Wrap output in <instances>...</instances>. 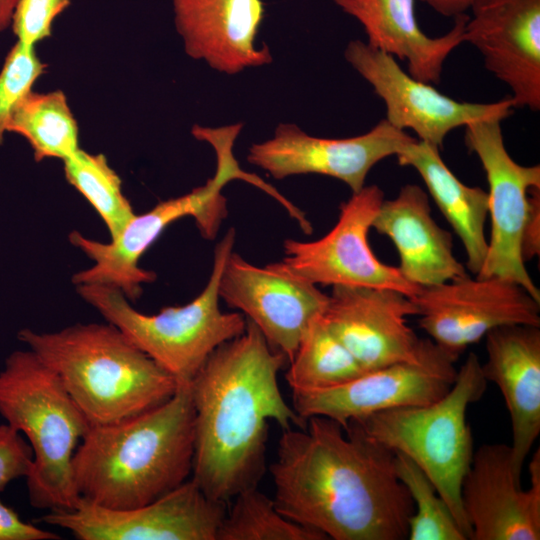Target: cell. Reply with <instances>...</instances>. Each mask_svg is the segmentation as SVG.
<instances>
[{
  "mask_svg": "<svg viewBox=\"0 0 540 540\" xmlns=\"http://www.w3.org/2000/svg\"><path fill=\"white\" fill-rule=\"evenodd\" d=\"M278 511L334 540H404L413 501L395 452L324 416L283 430L269 467Z\"/></svg>",
  "mask_w": 540,
  "mask_h": 540,
  "instance_id": "6da1fadb",
  "label": "cell"
},
{
  "mask_svg": "<svg viewBox=\"0 0 540 540\" xmlns=\"http://www.w3.org/2000/svg\"><path fill=\"white\" fill-rule=\"evenodd\" d=\"M286 362L246 319L245 331L220 345L190 383L195 412L191 478L208 497L228 503L258 485L270 420L283 430L306 427L278 385Z\"/></svg>",
  "mask_w": 540,
  "mask_h": 540,
  "instance_id": "7a4b0ae2",
  "label": "cell"
},
{
  "mask_svg": "<svg viewBox=\"0 0 540 540\" xmlns=\"http://www.w3.org/2000/svg\"><path fill=\"white\" fill-rule=\"evenodd\" d=\"M194 441L190 384L179 385L155 408L89 426L72 459L77 493L110 509L153 502L191 477Z\"/></svg>",
  "mask_w": 540,
  "mask_h": 540,
  "instance_id": "3957f363",
  "label": "cell"
},
{
  "mask_svg": "<svg viewBox=\"0 0 540 540\" xmlns=\"http://www.w3.org/2000/svg\"><path fill=\"white\" fill-rule=\"evenodd\" d=\"M18 338L54 371L90 425L155 408L179 386L109 322L78 323L55 332L25 328Z\"/></svg>",
  "mask_w": 540,
  "mask_h": 540,
  "instance_id": "277c9868",
  "label": "cell"
},
{
  "mask_svg": "<svg viewBox=\"0 0 540 540\" xmlns=\"http://www.w3.org/2000/svg\"><path fill=\"white\" fill-rule=\"evenodd\" d=\"M0 415L32 449L25 477L30 504L73 509L80 496L72 459L90 423L54 371L30 349L12 352L0 371Z\"/></svg>",
  "mask_w": 540,
  "mask_h": 540,
  "instance_id": "5b68a950",
  "label": "cell"
},
{
  "mask_svg": "<svg viewBox=\"0 0 540 540\" xmlns=\"http://www.w3.org/2000/svg\"><path fill=\"white\" fill-rule=\"evenodd\" d=\"M234 243L235 230L231 228L215 246L212 271L200 294L185 305L165 307L157 314L136 310L112 286L81 284L76 289L83 300L120 329L178 385L190 384L210 355L246 328L242 313L222 312L219 308V278Z\"/></svg>",
  "mask_w": 540,
  "mask_h": 540,
  "instance_id": "8992f818",
  "label": "cell"
},
{
  "mask_svg": "<svg viewBox=\"0 0 540 540\" xmlns=\"http://www.w3.org/2000/svg\"><path fill=\"white\" fill-rule=\"evenodd\" d=\"M486 388L481 363L470 353L450 389L438 400L350 421L369 438L406 455L429 477L467 539L471 528L462 507L461 484L474 448L466 415L468 406L479 400Z\"/></svg>",
  "mask_w": 540,
  "mask_h": 540,
  "instance_id": "52a82bcc",
  "label": "cell"
},
{
  "mask_svg": "<svg viewBox=\"0 0 540 540\" xmlns=\"http://www.w3.org/2000/svg\"><path fill=\"white\" fill-rule=\"evenodd\" d=\"M237 135L230 130L213 132L207 142L217 156L215 175L203 186L182 196L162 201L146 213L135 215L122 232L108 243L83 236L78 231L69 235L70 242L94 263L76 273L75 285L101 284L119 289L127 299L136 300L142 285L156 279L152 271L138 263L146 250L173 222L187 216L194 218L203 238L213 240L227 216L224 186L234 179L244 180L258 188L264 186L260 177L243 171L233 155Z\"/></svg>",
  "mask_w": 540,
  "mask_h": 540,
  "instance_id": "ba28073f",
  "label": "cell"
},
{
  "mask_svg": "<svg viewBox=\"0 0 540 540\" xmlns=\"http://www.w3.org/2000/svg\"><path fill=\"white\" fill-rule=\"evenodd\" d=\"M412 298L393 289L332 286L321 319L365 371L397 363L447 366L453 360L408 326Z\"/></svg>",
  "mask_w": 540,
  "mask_h": 540,
  "instance_id": "9c48e42d",
  "label": "cell"
},
{
  "mask_svg": "<svg viewBox=\"0 0 540 540\" xmlns=\"http://www.w3.org/2000/svg\"><path fill=\"white\" fill-rule=\"evenodd\" d=\"M384 199L377 185L352 193L325 236L308 242L286 239L280 263L314 285L386 288L414 297L420 287L407 281L398 267L380 261L369 244L368 234Z\"/></svg>",
  "mask_w": 540,
  "mask_h": 540,
  "instance_id": "30bf717a",
  "label": "cell"
},
{
  "mask_svg": "<svg viewBox=\"0 0 540 540\" xmlns=\"http://www.w3.org/2000/svg\"><path fill=\"white\" fill-rule=\"evenodd\" d=\"M412 300L420 328L455 361L468 346L497 327H540V301L505 278L466 274L420 287Z\"/></svg>",
  "mask_w": 540,
  "mask_h": 540,
  "instance_id": "8fae6325",
  "label": "cell"
},
{
  "mask_svg": "<svg viewBox=\"0 0 540 540\" xmlns=\"http://www.w3.org/2000/svg\"><path fill=\"white\" fill-rule=\"evenodd\" d=\"M501 119L464 126L465 144L482 164L488 182L491 233L477 277H500L523 286L540 301V291L521 254V240L532 193L540 189V166L518 164L508 153Z\"/></svg>",
  "mask_w": 540,
  "mask_h": 540,
  "instance_id": "7c38bea8",
  "label": "cell"
},
{
  "mask_svg": "<svg viewBox=\"0 0 540 540\" xmlns=\"http://www.w3.org/2000/svg\"><path fill=\"white\" fill-rule=\"evenodd\" d=\"M226 504L208 497L190 477L138 507L110 509L80 498L73 509L49 510L40 520L79 540H216Z\"/></svg>",
  "mask_w": 540,
  "mask_h": 540,
  "instance_id": "4fadbf2b",
  "label": "cell"
},
{
  "mask_svg": "<svg viewBox=\"0 0 540 540\" xmlns=\"http://www.w3.org/2000/svg\"><path fill=\"white\" fill-rule=\"evenodd\" d=\"M344 56L382 99L386 121L397 129L413 131L419 140L439 149L453 129L485 119L504 120L515 108L511 97L492 103L450 98L405 72L393 56L361 40L350 41Z\"/></svg>",
  "mask_w": 540,
  "mask_h": 540,
  "instance_id": "5bb4252c",
  "label": "cell"
},
{
  "mask_svg": "<svg viewBox=\"0 0 540 540\" xmlns=\"http://www.w3.org/2000/svg\"><path fill=\"white\" fill-rule=\"evenodd\" d=\"M219 297L253 322L268 345L287 362L328 300V294L317 285L295 277L280 261L259 267L234 251L221 271Z\"/></svg>",
  "mask_w": 540,
  "mask_h": 540,
  "instance_id": "9a60e30c",
  "label": "cell"
},
{
  "mask_svg": "<svg viewBox=\"0 0 540 540\" xmlns=\"http://www.w3.org/2000/svg\"><path fill=\"white\" fill-rule=\"evenodd\" d=\"M414 139L385 119L362 135L342 139L311 136L295 124L281 123L272 138L249 148L247 160L275 179L325 175L344 182L356 193L378 162L396 156Z\"/></svg>",
  "mask_w": 540,
  "mask_h": 540,
  "instance_id": "2e32d148",
  "label": "cell"
},
{
  "mask_svg": "<svg viewBox=\"0 0 540 540\" xmlns=\"http://www.w3.org/2000/svg\"><path fill=\"white\" fill-rule=\"evenodd\" d=\"M530 486L514 476L510 445L484 444L474 451L461 484L470 540L540 539V449L530 462Z\"/></svg>",
  "mask_w": 540,
  "mask_h": 540,
  "instance_id": "e0dca14e",
  "label": "cell"
},
{
  "mask_svg": "<svg viewBox=\"0 0 540 540\" xmlns=\"http://www.w3.org/2000/svg\"><path fill=\"white\" fill-rule=\"evenodd\" d=\"M464 42L511 91L515 108L540 110V0H476Z\"/></svg>",
  "mask_w": 540,
  "mask_h": 540,
  "instance_id": "ac0fdd59",
  "label": "cell"
},
{
  "mask_svg": "<svg viewBox=\"0 0 540 540\" xmlns=\"http://www.w3.org/2000/svg\"><path fill=\"white\" fill-rule=\"evenodd\" d=\"M456 374L454 364L397 363L367 371L339 386L292 390V407L305 421L312 416H324L345 429L351 420L377 412L432 403L450 389Z\"/></svg>",
  "mask_w": 540,
  "mask_h": 540,
  "instance_id": "d6986e66",
  "label": "cell"
},
{
  "mask_svg": "<svg viewBox=\"0 0 540 540\" xmlns=\"http://www.w3.org/2000/svg\"><path fill=\"white\" fill-rule=\"evenodd\" d=\"M174 24L185 52L228 75L269 64L272 56L256 37L262 0H172Z\"/></svg>",
  "mask_w": 540,
  "mask_h": 540,
  "instance_id": "ffe728a7",
  "label": "cell"
},
{
  "mask_svg": "<svg viewBox=\"0 0 540 540\" xmlns=\"http://www.w3.org/2000/svg\"><path fill=\"white\" fill-rule=\"evenodd\" d=\"M485 379L495 383L509 412L514 476L521 482L524 461L540 433V327L500 326L485 336Z\"/></svg>",
  "mask_w": 540,
  "mask_h": 540,
  "instance_id": "44dd1931",
  "label": "cell"
},
{
  "mask_svg": "<svg viewBox=\"0 0 540 540\" xmlns=\"http://www.w3.org/2000/svg\"><path fill=\"white\" fill-rule=\"evenodd\" d=\"M372 228L392 241L399 271L418 287L467 274L453 254L452 234L433 219L428 195L416 184H406L395 198L384 199Z\"/></svg>",
  "mask_w": 540,
  "mask_h": 540,
  "instance_id": "7402d4cb",
  "label": "cell"
},
{
  "mask_svg": "<svg viewBox=\"0 0 540 540\" xmlns=\"http://www.w3.org/2000/svg\"><path fill=\"white\" fill-rule=\"evenodd\" d=\"M354 17L367 35V43L405 61L408 73L419 81L438 84L450 53L464 42L469 15L454 17L444 35L430 37L418 25L415 0H333Z\"/></svg>",
  "mask_w": 540,
  "mask_h": 540,
  "instance_id": "603a6c76",
  "label": "cell"
},
{
  "mask_svg": "<svg viewBox=\"0 0 540 540\" xmlns=\"http://www.w3.org/2000/svg\"><path fill=\"white\" fill-rule=\"evenodd\" d=\"M396 157L399 165L418 172L438 209L460 239L467 255V268L476 275L488 250L485 235L489 213L487 191L462 183L442 160L440 149L425 141L415 138Z\"/></svg>",
  "mask_w": 540,
  "mask_h": 540,
  "instance_id": "cb8c5ba5",
  "label": "cell"
},
{
  "mask_svg": "<svg viewBox=\"0 0 540 540\" xmlns=\"http://www.w3.org/2000/svg\"><path fill=\"white\" fill-rule=\"evenodd\" d=\"M7 132L25 138L36 161H64L80 149L77 121L60 90L28 93L15 109Z\"/></svg>",
  "mask_w": 540,
  "mask_h": 540,
  "instance_id": "d4e9b609",
  "label": "cell"
},
{
  "mask_svg": "<svg viewBox=\"0 0 540 540\" xmlns=\"http://www.w3.org/2000/svg\"><path fill=\"white\" fill-rule=\"evenodd\" d=\"M289 364L285 379L294 391L339 386L367 372L327 328L321 314L308 326Z\"/></svg>",
  "mask_w": 540,
  "mask_h": 540,
  "instance_id": "484cf974",
  "label": "cell"
},
{
  "mask_svg": "<svg viewBox=\"0 0 540 540\" xmlns=\"http://www.w3.org/2000/svg\"><path fill=\"white\" fill-rule=\"evenodd\" d=\"M219 527L216 540H326L319 531L282 515L257 486L240 491Z\"/></svg>",
  "mask_w": 540,
  "mask_h": 540,
  "instance_id": "4316f807",
  "label": "cell"
},
{
  "mask_svg": "<svg viewBox=\"0 0 540 540\" xmlns=\"http://www.w3.org/2000/svg\"><path fill=\"white\" fill-rule=\"evenodd\" d=\"M63 162L67 181L97 211L110 239L117 237L136 214L122 192L120 177L106 157L78 149Z\"/></svg>",
  "mask_w": 540,
  "mask_h": 540,
  "instance_id": "83f0119b",
  "label": "cell"
},
{
  "mask_svg": "<svg viewBox=\"0 0 540 540\" xmlns=\"http://www.w3.org/2000/svg\"><path fill=\"white\" fill-rule=\"evenodd\" d=\"M395 468L413 501L409 540H467L450 507L429 477L406 455L395 452Z\"/></svg>",
  "mask_w": 540,
  "mask_h": 540,
  "instance_id": "f1b7e54d",
  "label": "cell"
},
{
  "mask_svg": "<svg viewBox=\"0 0 540 540\" xmlns=\"http://www.w3.org/2000/svg\"><path fill=\"white\" fill-rule=\"evenodd\" d=\"M45 70L35 47L16 41L6 55L0 69V145L15 109Z\"/></svg>",
  "mask_w": 540,
  "mask_h": 540,
  "instance_id": "f546056e",
  "label": "cell"
},
{
  "mask_svg": "<svg viewBox=\"0 0 540 540\" xmlns=\"http://www.w3.org/2000/svg\"><path fill=\"white\" fill-rule=\"evenodd\" d=\"M71 4V0H18L11 28L20 42L35 45L52 34L54 20Z\"/></svg>",
  "mask_w": 540,
  "mask_h": 540,
  "instance_id": "4dcf8cb0",
  "label": "cell"
},
{
  "mask_svg": "<svg viewBox=\"0 0 540 540\" xmlns=\"http://www.w3.org/2000/svg\"><path fill=\"white\" fill-rule=\"evenodd\" d=\"M33 453L22 435L8 424L0 425V492L13 480L26 477Z\"/></svg>",
  "mask_w": 540,
  "mask_h": 540,
  "instance_id": "1f68e13d",
  "label": "cell"
},
{
  "mask_svg": "<svg viewBox=\"0 0 540 540\" xmlns=\"http://www.w3.org/2000/svg\"><path fill=\"white\" fill-rule=\"evenodd\" d=\"M59 534L25 522L0 501V540H59Z\"/></svg>",
  "mask_w": 540,
  "mask_h": 540,
  "instance_id": "d6a6232c",
  "label": "cell"
},
{
  "mask_svg": "<svg viewBox=\"0 0 540 540\" xmlns=\"http://www.w3.org/2000/svg\"><path fill=\"white\" fill-rule=\"evenodd\" d=\"M540 253V189L535 190L530 199L529 210L521 240V254L524 262Z\"/></svg>",
  "mask_w": 540,
  "mask_h": 540,
  "instance_id": "836d02e7",
  "label": "cell"
},
{
  "mask_svg": "<svg viewBox=\"0 0 540 540\" xmlns=\"http://www.w3.org/2000/svg\"><path fill=\"white\" fill-rule=\"evenodd\" d=\"M438 14L445 17H456L465 14L476 0H420Z\"/></svg>",
  "mask_w": 540,
  "mask_h": 540,
  "instance_id": "e575fe53",
  "label": "cell"
},
{
  "mask_svg": "<svg viewBox=\"0 0 540 540\" xmlns=\"http://www.w3.org/2000/svg\"><path fill=\"white\" fill-rule=\"evenodd\" d=\"M18 0H0V33L11 26L12 16Z\"/></svg>",
  "mask_w": 540,
  "mask_h": 540,
  "instance_id": "d590c367",
  "label": "cell"
}]
</instances>
